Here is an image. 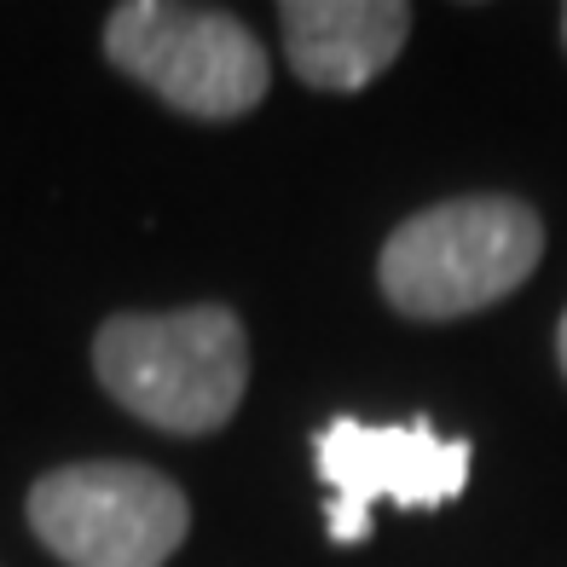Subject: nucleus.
Here are the masks:
<instances>
[{
    "instance_id": "20e7f679",
    "label": "nucleus",
    "mask_w": 567,
    "mask_h": 567,
    "mask_svg": "<svg viewBox=\"0 0 567 567\" xmlns=\"http://www.w3.org/2000/svg\"><path fill=\"white\" fill-rule=\"evenodd\" d=\"M30 527L64 567H163L192 504L145 463H70L30 486Z\"/></svg>"
},
{
    "instance_id": "f257e3e1",
    "label": "nucleus",
    "mask_w": 567,
    "mask_h": 567,
    "mask_svg": "<svg viewBox=\"0 0 567 567\" xmlns=\"http://www.w3.org/2000/svg\"><path fill=\"white\" fill-rule=\"evenodd\" d=\"M93 371L140 423L215 434L249 389V330L231 307L116 313L93 342Z\"/></svg>"
},
{
    "instance_id": "0eeeda50",
    "label": "nucleus",
    "mask_w": 567,
    "mask_h": 567,
    "mask_svg": "<svg viewBox=\"0 0 567 567\" xmlns=\"http://www.w3.org/2000/svg\"><path fill=\"white\" fill-rule=\"evenodd\" d=\"M556 353H561V371H567V313H561V330H556Z\"/></svg>"
},
{
    "instance_id": "39448f33",
    "label": "nucleus",
    "mask_w": 567,
    "mask_h": 567,
    "mask_svg": "<svg viewBox=\"0 0 567 567\" xmlns=\"http://www.w3.org/2000/svg\"><path fill=\"white\" fill-rule=\"evenodd\" d=\"M313 463L330 486V509H324L330 538L337 545H365L377 504L441 509L463 498L475 446L457 441V434H441L429 417H411V423L330 417L313 441Z\"/></svg>"
},
{
    "instance_id": "6e6552de",
    "label": "nucleus",
    "mask_w": 567,
    "mask_h": 567,
    "mask_svg": "<svg viewBox=\"0 0 567 567\" xmlns=\"http://www.w3.org/2000/svg\"><path fill=\"white\" fill-rule=\"evenodd\" d=\"M561 35H567V12H561Z\"/></svg>"
},
{
    "instance_id": "f03ea898",
    "label": "nucleus",
    "mask_w": 567,
    "mask_h": 567,
    "mask_svg": "<svg viewBox=\"0 0 567 567\" xmlns=\"http://www.w3.org/2000/svg\"><path fill=\"white\" fill-rule=\"evenodd\" d=\"M545 226L522 197H452L417 209L382 244V296L405 319H463L533 278Z\"/></svg>"
},
{
    "instance_id": "423d86ee",
    "label": "nucleus",
    "mask_w": 567,
    "mask_h": 567,
    "mask_svg": "<svg viewBox=\"0 0 567 567\" xmlns=\"http://www.w3.org/2000/svg\"><path fill=\"white\" fill-rule=\"evenodd\" d=\"M290 70L319 93H359L400 59L411 7L400 0H290L278 7Z\"/></svg>"
},
{
    "instance_id": "7ed1b4c3",
    "label": "nucleus",
    "mask_w": 567,
    "mask_h": 567,
    "mask_svg": "<svg viewBox=\"0 0 567 567\" xmlns=\"http://www.w3.org/2000/svg\"><path fill=\"white\" fill-rule=\"evenodd\" d=\"M105 53L163 105L231 122L267 99V53L249 23L215 7H174V0H127L105 23Z\"/></svg>"
}]
</instances>
